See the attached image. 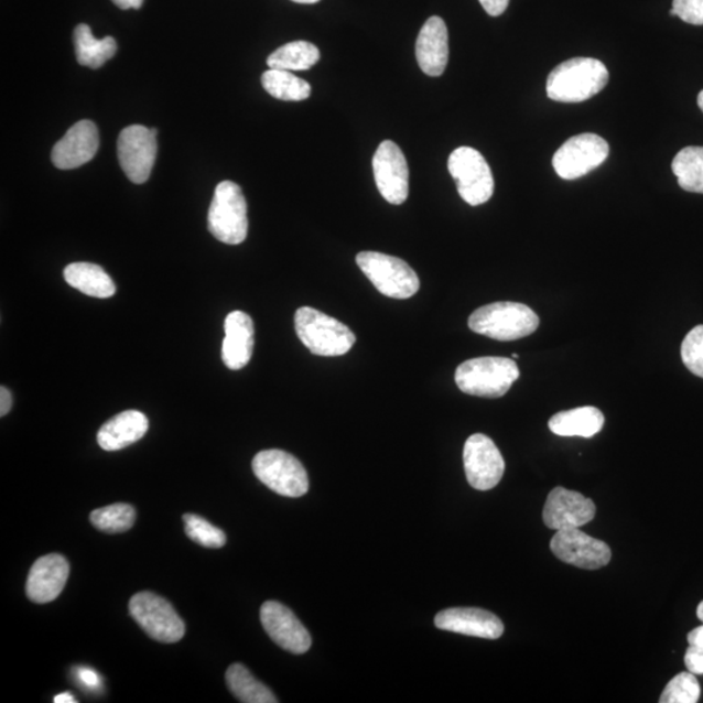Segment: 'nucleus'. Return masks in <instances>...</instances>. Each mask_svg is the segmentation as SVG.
<instances>
[{
  "mask_svg": "<svg viewBox=\"0 0 703 703\" xmlns=\"http://www.w3.org/2000/svg\"><path fill=\"white\" fill-rule=\"evenodd\" d=\"M608 71L604 63L593 57H573L551 72L548 78V97L556 102H584L606 88Z\"/></svg>",
  "mask_w": 703,
  "mask_h": 703,
  "instance_id": "f257e3e1",
  "label": "nucleus"
},
{
  "mask_svg": "<svg viewBox=\"0 0 703 703\" xmlns=\"http://www.w3.org/2000/svg\"><path fill=\"white\" fill-rule=\"evenodd\" d=\"M473 333L499 342H513L532 335L540 326V317L529 306L501 301L479 307L468 322Z\"/></svg>",
  "mask_w": 703,
  "mask_h": 703,
  "instance_id": "f03ea898",
  "label": "nucleus"
},
{
  "mask_svg": "<svg viewBox=\"0 0 703 703\" xmlns=\"http://www.w3.org/2000/svg\"><path fill=\"white\" fill-rule=\"evenodd\" d=\"M520 377L518 364L506 357H479L458 365L455 380L458 389L472 397H505Z\"/></svg>",
  "mask_w": 703,
  "mask_h": 703,
  "instance_id": "7ed1b4c3",
  "label": "nucleus"
},
{
  "mask_svg": "<svg viewBox=\"0 0 703 703\" xmlns=\"http://www.w3.org/2000/svg\"><path fill=\"white\" fill-rule=\"evenodd\" d=\"M295 327L300 340L317 356L346 355L356 342L348 326L313 307H300L295 314Z\"/></svg>",
  "mask_w": 703,
  "mask_h": 703,
  "instance_id": "20e7f679",
  "label": "nucleus"
},
{
  "mask_svg": "<svg viewBox=\"0 0 703 703\" xmlns=\"http://www.w3.org/2000/svg\"><path fill=\"white\" fill-rule=\"evenodd\" d=\"M207 226L215 239L239 246L248 236V206L240 186L221 182L215 190Z\"/></svg>",
  "mask_w": 703,
  "mask_h": 703,
  "instance_id": "39448f33",
  "label": "nucleus"
},
{
  "mask_svg": "<svg viewBox=\"0 0 703 703\" xmlns=\"http://www.w3.org/2000/svg\"><path fill=\"white\" fill-rule=\"evenodd\" d=\"M356 262L366 278L387 298L405 300L414 296L420 290L418 274L398 257L361 252L357 255Z\"/></svg>",
  "mask_w": 703,
  "mask_h": 703,
  "instance_id": "423d86ee",
  "label": "nucleus"
},
{
  "mask_svg": "<svg viewBox=\"0 0 703 703\" xmlns=\"http://www.w3.org/2000/svg\"><path fill=\"white\" fill-rule=\"evenodd\" d=\"M252 466L256 477L282 497L300 498L310 490L304 465L289 452L262 451L255 456Z\"/></svg>",
  "mask_w": 703,
  "mask_h": 703,
  "instance_id": "0eeeda50",
  "label": "nucleus"
},
{
  "mask_svg": "<svg viewBox=\"0 0 703 703\" xmlns=\"http://www.w3.org/2000/svg\"><path fill=\"white\" fill-rule=\"evenodd\" d=\"M129 613L145 634L155 641L175 643L185 635L184 621L169 601L154 593L134 594Z\"/></svg>",
  "mask_w": 703,
  "mask_h": 703,
  "instance_id": "6e6552de",
  "label": "nucleus"
},
{
  "mask_svg": "<svg viewBox=\"0 0 703 703\" xmlns=\"http://www.w3.org/2000/svg\"><path fill=\"white\" fill-rule=\"evenodd\" d=\"M448 171L455 179L458 195L471 206L493 197L494 177L489 163L476 149L458 148L448 158Z\"/></svg>",
  "mask_w": 703,
  "mask_h": 703,
  "instance_id": "1a4fd4ad",
  "label": "nucleus"
},
{
  "mask_svg": "<svg viewBox=\"0 0 703 703\" xmlns=\"http://www.w3.org/2000/svg\"><path fill=\"white\" fill-rule=\"evenodd\" d=\"M609 153L605 139L594 133H583L565 141L552 160L556 174L564 181H576L604 164Z\"/></svg>",
  "mask_w": 703,
  "mask_h": 703,
  "instance_id": "9d476101",
  "label": "nucleus"
},
{
  "mask_svg": "<svg viewBox=\"0 0 703 703\" xmlns=\"http://www.w3.org/2000/svg\"><path fill=\"white\" fill-rule=\"evenodd\" d=\"M156 134V129L143 126L127 127L119 134L120 166L134 184L147 183L152 174L158 150Z\"/></svg>",
  "mask_w": 703,
  "mask_h": 703,
  "instance_id": "9b49d317",
  "label": "nucleus"
},
{
  "mask_svg": "<svg viewBox=\"0 0 703 703\" xmlns=\"http://www.w3.org/2000/svg\"><path fill=\"white\" fill-rule=\"evenodd\" d=\"M464 468L473 489H494L505 475L506 464L500 451L489 436L473 434L465 442Z\"/></svg>",
  "mask_w": 703,
  "mask_h": 703,
  "instance_id": "f8f14e48",
  "label": "nucleus"
},
{
  "mask_svg": "<svg viewBox=\"0 0 703 703\" xmlns=\"http://www.w3.org/2000/svg\"><path fill=\"white\" fill-rule=\"evenodd\" d=\"M550 548L562 562L583 570H599L612 561L608 544L581 532L580 528L556 530Z\"/></svg>",
  "mask_w": 703,
  "mask_h": 703,
  "instance_id": "ddd939ff",
  "label": "nucleus"
},
{
  "mask_svg": "<svg viewBox=\"0 0 703 703\" xmlns=\"http://www.w3.org/2000/svg\"><path fill=\"white\" fill-rule=\"evenodd\" d=\"M380 195L392 205L404 204L409 195V170L403 152L392 141H383L372 158Z\"/></svg>",
  "mask_w": 703,
  "mask_h": 703,
  "instance_id": "4468645a",
  "label": "nucleus"
},
{
  "mask_svg": "<svg viewBox=\"0 0 703 703\" xmlns=\"http://www.w3.org/2000/svg\"><path fill=\"white\" fill-rule=\"evenodd\" d=\"M261 623L271 640L292 655H305L311 649L312 637L303 623L279 602H264L261 607Z\"/></svg>",
  "mask_w": 703,
  "mask_h": 703,
  "instance_id": "2eb2a0df",
  "label": "nucleus"
},
{
  "mask_svg": "<svg viewBox=\"0 0 703 703\" xmlns=\"http://www.w3.org/2000/svg\"><path fill=\"white\" fill-rule=\"evenodd\" d=\"M595 505L583 494L555 487L543 508V521L552 530L583 528L595 518Z\"/></svg>",
  "mask_w": 703,
  "mask_h": 703,
  "instance_id": "dca6fc26",
  "label": "nucleus"
},
{
  "mask_svg": "<svg viewBox=\"0 0 703 703\" xmlns=\"http://www.w3.org/2000/svg\"><path fill=\"white\" fill-rule=\"evenodd\" d=\"M99 148L98 128L90 120L78 121L64 138L55 143L52 153L54 166L74 170L95 158Z\"/></svg>",
  "mask_w": 703,
  "mask_h": 703,
  "instance_id": "f3484780",
  "label": "nucleus"
},
{
  "mask_svg": "<svg viewBox=\"0 0 703 703\" xmlns=\"http://www.w3.org/2000/svg\"><path fill=\"white\" fill-rule=\"evenodd\" d=\"M69 577V563L61 554L42 556L32 566L26 581L28 598L34 604H48L62 594Z\"/></svg>",
  "mask_w": 703,
  "mask_h": 703,
  "instance_id": "a211bd4d",
  "label": "nucleus"
},
{
  "mask_svg": "<svg viewBox=\"0 0 703 703\" xmlns=\"http://www.w3.org/2000/svg\"><path fill=\"white\" fill-rule=\"evenodd\" d=\"M436 628L458 635L497 640L505 632L497 615L480 608H448L435 616Z\"/></svg>",
  "mask_w": 703,
  "mask_h": 703,
  "instance_id": "6ab92c4d",
  "label": "nucleus"
},
{
  "mask_svg": "<svg viewBox=\"0 0 703 703\" xmlns=\"http://www.w3.org/2000/svg\"><path fill=\"white\" fill-rule=\"evenodd\" d=\"M448 31L441 18H430L421 28L415 42V56L423 74L437 77L446 71L448 63Z\"/></svg>",
  "mask_w": 703,
  "mask_h": 703,
  "instance_id": "aec40b11",
  "label": "nucleus"
},
{
  "mask_svg": "<svg viewBox=\"0 0 703 703\" xmlns=\"http://www.w3.org/2000/svg\"><path fill=\"white\" fill-rule=\"evenodd\" d=\"M225 340L221 346V360L228 369L246 368L255 350V325L247 313L235 311L225 322Z\"/></svg>",
  "mask_w": 703,
  "mask_h": 703,
  "instance_id": "412c9836",
  "label": "nucleus"
},
{
  "mask_svg": "<svg viewBox=\"0 0 703 703\" xmlns=\"http://www.w3.org/2000/svg\"><path fill=\"white\" fill-rule=\"evenodd\" d=\"M147 415L138 411L121 412L99 429L97 441L105 451L123 450L148 433Z\"/></svg>",
  "mask_w": 703,
  "mask_h": 703,
  "instance_id": "4be33fe9",
  "label": "nucleus"
},
{
  "mask_svg": "<svg viewBox=\"0 0 703 703\" xmlns=\"http://www.w3.org/2000/svg\"><path fill=\"white\" fill-rule=\"evenodd\" d=\"M605 425V415L595 407H580L552 415L549 428L559 436L592 437Z\"/></svg>",
  "mask_w": 703,
  "mask_h": 703,
  "instance_id": "5701e85b",
  "label": "nucleus"
},
{
  "mask_svg": "<svg viewBox=\"0 0 703 703\" xmlns=\"http://www.w3.org/2000/svg\"><path fill=\"white\" fill-rule=\"evenodd\" d=\"M64 279L71 286L90 298L109 299L117 292L110 275L95 263H71L64 269Z\"/></svg>",
  "mask_w": 703,
  "mask_h": 703,
  "instance_id": "b1692460",
  "label": "nucleus"
},
{
  "mask_svg": "<svg viewBox=\"0 0 703 703\" xmlns=\"http://www.w3.org/2000/svg\"><path fill=\"white\" fill-rule=\"evenodd\" d=\"M76 60L84 67L97 69L112 60L118 52L117 41L112 37L97 40L86 24L77 25L74 33Z\"/></svg>",
  "mask_w": 703,
  "mask_h": 703,
  "instance_id": "393cba45",
  "label": "nucleus"
},
{
  "mask_svg": "<svg viewBox=\"0 0 703 703\" xmlns=\"http://www.w3.org/2000/svg\"><path fill=\"white\" fill-rule=\"evenodd\" d=\"M229 691L236 699L246 703H277L279 700L269 688L258 681L246 666L235 663L226 673Z\"/></svg>",
  "mask_w": 703,
  "mask_h": 703,
  "instance_id": "a878e982",
  "label": "nucleus"
},
{
  "mask_svg": "<svg viewBox=\"0 0 703 703\" xmlns=\"http://www.w3.org/2000/svg\"><path fill=\"white\" fill-rule=\"evenodd\" d=\"M321 53L317 46L306 41L286 43L268 57L271 69L305 71L318 63Z\"/></svg>",
  "mask_w": 703,
  "mask_h": 703,
  "instance_id": "bb28decb",
  "label": "nucleus"
},
{
  "mask_svg": "<svg viewBox=\"0 0 703 703\" xmlns=\"http://www.w3.org/2000/svg\"><path fill=\"white\" fill-rule=\"evenodd\" d=\"M261 82L264 90L277 99L299 102L312 95L311 85L290 71L269 69L262 75Z\"/></svg>",
  "mask_w": 703,
  "mask_h": 703,
  "instance_id": "cd10ccee",
  "label": "nucleus"
},
{
  "mask_svg": "<svg viewBox=\"0 0 703 703\" xmlns=\"http://www.w3.org/2000/svg\"><path fill=\"white\" fill-rule=\"evenodd\" d=\"M672 171L681 188L703 195V148L688 147L681 150L673 158Z\"/></svg>",
  "mask_w": 703,
  "mask_h": 703,
  "instance_id": "c85d7f7f",
  "label": "nucleus"
},
{
  "mask_svg": "<svg viewBox=\"0 0 703 703\" xmlns=\"http://www.w3.org/2000/svg\"><path fill=\"white\" fill-rule=\"evenodd\" d=\"M90 521L100 532L125 533L134 526L136 511L132 506L117 504L95 509Z\"/></svg>",
  "mask_w": 703,
  "mask_h": 703,
  "instance_id": "c756f323",
  "label": "nucleus"
},
{
  "mask_svg": "<svg viewBox=\"0 0 703 703\" xmlns=\"http://www.w3.org/2000/svg\"><path fill=\"white\" fill-rule=\"evenodd\" d=\"M183 520L185 522V533L193 542L207 549H220L225 547L227 537L224 530L212 526L209 521L193 513L184 515Z\"/></svg>",
  "mask_w": 703,
  "mask_h": 703,
  "instance_id": "7c9ffc66",
  "label": "nucleus"
},
{
  "mask_svg": "<svg viewBox=\"0 0 703 703\" xmlns=\"http://www.w3.org/2000/svg\"><path fill=\"white\" fill-rule=\"evenodd\" d=\"M701 686L692 672H681L666 685L659 699L661 703H695L699 702Z\"/></svg>",
  "mask_w": 703,
  "mask_h": 703,
  "instance_id": "2f4dec72",
  "label": "nucleus"
},
{
  "mask_svg": "<svg viewBox=\"0 0 703 703\" xmlns=\"http://www.w3.org/2000/svg\"><path fill=\"white\" fill-rule=\"evenodd\" d=\"M681 360L694 376L703 378V325L685 336L681 344Z\"/></svg>",
  "mask_w": 703,
  "mask_h": 703,
  "instance_id": "473e14b6",
  "label": "nucleus"
},
{
  "mask_svg": "<svg viewBox=\"0 0 703 703\" xmlns=\"http://www.w3.org/2000/svg\"><path fill=\"white\" fill-rule=\"evenodd\" d=\"M670 13L688 24L703 25V0H673Z\"/></svg>",
  "mask_w": 703,
  "mask_h": 703,
  "instance_id": "72a5a7b5",
  "label": "nucleus"
},
{
  "mask_svg": "<svg viewBox=\"0 0 703 703\" xmlns=\"http://www.w3.org/2000/svg\"><path fill=\"white\" fill-rule=\"evenodd\" d=\"M688 671L694 675H703V647L699 645H690L684 657Z\"/></svg>",
  "mask_w": 703,
  "mask_h": 703,
  "instance_id": "f704fd0d",
  "label": "nucleus"
},
{
  "mask_svg": "<svg viewBox=\"0 0 703 703\" xmlns=\"http://www.w3.org/2000/svg\"><path fill=\"white\" fill-rule=\"evenodd\" d=\"M76 675L77 679L80 680L86 688H90V690H98L100 686V678L97 675V672L91 669L80 667V669H77Z\"/></svg>",
  "mask_w": 703,
  "mask_h": 703,
  "instance_id": "c9c22d12",
  "label": "nucleus"
},
{
  "mask_svg": "<svg viewBox=\"0 0 703 703\" xmlns=\"http://www.w3.org/2000/svg\"><path fill=\"white\" fill-rule=\"evenodd\" d=\"M479 3L490 17H500L507 10L509 0H479Z\"/></svg>",
  "mask_w": 703,
  "mask_h": 703,
  "instance_id": "e433bc0d",
  "label": "nucleus"
},
{
  "mask_svg": "<svg viewBox=\"0 0 703 703\" xmlns=\"http://www.w3.org/2000/svg\"><path fill=\"white\" fill-rule=\"evenodd\" d=\"M12 394L4 386L0 387V415L4 418L7 413L11 411Z\"/></svg>",
  "mask_w": 703,
  "mask_h": 703,
  "instance_id": "4c0bfd02",
  "label": "nucleus"
},
{
  "mask_svg": "<svg viewBox=\"0 0 703 703\" xmlns=\"http://www.w3.org/2000/svg\"><path fill=\"white\" fill-rule=\"evenodd\" d=\"M112 2L121 10H139L142 7L143 0H112Z\"/></svg>",
  "mask_w": 703,
  "mask_h": 703,
  "instance_id": "58836bf2",
  "label": "nucleus"
},
{
  "mask_svg": "<svg viewBox=\"0 0 703 703\" xmlns=\"http://www.w3.org/2000/svg\"><path fill=\"white\" fill-rule=\"evenodd\" d=\"M688 643L703 647V626L693 629L692 632L688 635Z\"/></svg>",
  "mask_w": 703,
  "mask_h": 703,
  "instance_id": "ea45409f",
  "label": "nucleus"
},
{
  "mask_svg": "<svg viewBox=\"0 0 703 703\" xmlns=\"http://www.w3.org/2000/svg\"><path fill=\"white\" fill-rule=\"evenodd\" d=\"M55 703H75L77 702V700H75L74 695L69 694V693H62L60 695H56Z\"/></svg>",
  "mask_w": 703,
  "mask_h": 703,
  "instance_id": "a19ab883",
  "label": "nucleus"
},
{
  "mask_svg": "<svg viewBox=\"0 0 703 703\" xmlns=\"http://www.w3.org/2000/svg\"><path fill=\"white\" fill-rule=\"evenodd\" d=\"M292 2H296L300 4H313L320 2V0H292Z\"/></svg>",
  "mask_w": 703,
  "mask_h": 703,
  "instance_id": "79ce46f5",
  "label": "nucleus"
},
{
  "mask_svg": "<svg viewBox=\"0 0 703 703\" xmlns=\"http://www.w3.org/2000/svg\"><path fill=\"white\" fill-rule=\"evenodd\" d=\"M697 616H699V619L703 623V601L697 607Z\"/></svg>",
  "mask_w": 703,
  "mask_h": 703,
  "instance_id": "37998d69",
  "label": "nucleus"
},
{
  "mask_svg": "<svg viewBox=\"0 0 703 703\" xmlns=\"http://www.w3.org/2000/svg\"><path fill=\"white\" fill-rule=\"evenodd\" d=\"M697 102H699L700 109H701V110H702V112H703V90H702V91L700 93V95H699Z\"/></svg>",
  "mask_w": 703,
  "mask_h": 703,
  "instance_id": "c03bdc74",
  "label": "nucleus"
},
{
  "mask_svg": "<svg viewBox=\"0 0 703 703\" xmlns=\"http://www.w3.org/2000/svg\"><path fill=\"white\" fill-rule=\"evenodd\" d=\"M512 358H513V360H516V358H519V355L518 354H513Z\"/></svg>",
  "mask_w": 703,
  "mask_h": 703,
  "instance_id": "a18cd8bd",
  "label": "nucleus"
}]
</instances>
